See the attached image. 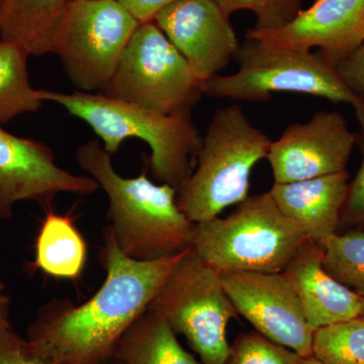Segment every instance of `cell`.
Wrapping results in <instances>:
<instances>
[{
    "label": "cell",
    "mask_w": 364,
    "mask_h": 364,
    "mask_svg": "<svg viewBox=\"0 0 364 364\" xmlns=\"http://www.w3.org/2000/svg\"><path fill=\"white\" fill-rule=\"evenodd\" d=\"M353 109L359 127L358 133H356V145L360 148L363 161L358 173L349 181L340 227L364 231V100H359Z\"/></svg>",
    "instance_id": "cell-25"
},
{
    "label": "cell",
    "mask_w": 364,
    "mask_h": 364,
    "mask_svg": "<svg viewBox=\"0 0 364 364\" xmlns=\"http://www.w3.org/2000/svg\"><path fill=\"white\" fill-rule=\"evenodd\" d=\"M153 21L203 82L224 70L240 50L230 16L215 0H177Z\"/></svg>",
    "instance_id": "cell-13"
},
{
    "label": "cell",
    "mask_w": 364,
    "mask_h": 364,
    "mask_svg": "<svg viewBox=\"0 0 364 364\" xmlns=\"http://www.w3.org/2000/svg\"><path fill=\"white\" fill-rule=\"evenodd\" d=\"M0 364H53L28 339L21 338L13 327L0 329Z\"/></svg>",
    "instance_id": "cell-26"
},
{
    "label": "cell",
    "mask_w": 364,
    "mask_h": 364,
    "mask_svg": "<svg viewBox=\"0 0 364 364\" xmlns=\"http://www.w3.org/2000/svg\"><path fill=\"white\" fill-rule=\"evenodd\" d=\"M139 23L154 20L155 16L177 0H119Z\"/></svg>",
    "instance_id": "cell-28"
},
{
    "label": "cell",
    "mask_w": 364,
    "mask_h": 364,
    "mask_svg": "<svg viewBox=\"0 0 364 364\" xmlns=\"http://www.w3.org/2000/svg\"><path fill=\"white\" fill-rule=\"evenodd\" d=\"M2 1H4V0H0V4H1Z\"/></svg>",
    "instance_id": "cell-32"
},
{
    "label": "cell",
    "mask_w": 364,
    "mask_h": 364,
    "mask_svg": "<svg viewBox=\"0 0 364 364\" xmlns=\"http://www.w3.org/2000/svg\"><path fill=\"white\" fill-rule=\"evenodd\" d=\"M112 358L123 364H203L184 350L168 323L149 309L122 335Z\"/></svg>",
    "instance_id": "cell-18"
},
{
    "label": "cell",
    "mask_w": 364,
    "mask_h": 364,
    "mask_svg": "<svg viewBox=\"0 0 364 364\" xmlns=\"http://www.w3.org/2000/svg\"><path fill=\"white\" fill-rule=\"evenodd\" d=\"M246 38L274 47L318 48L336 64L364 41V0H317L284 28H251Z\"/></svg>",
    "instance_id": "cell-14"
},
{
    "label": "cell",
    "mask_w": 364,
    "mask_h": 364,
    "mask_svg": "<svg viewBox=\"0 0 364 364\" xmlns=\"http://www.w3.org/2000/svg\"><path fill=\"white\" fill-rule=\"evenodd\" d=\"M356 133L338 112H315L306 123L287 127L267 159L274 183L306 181L347 171Z\"/></svg>",
    "instance_id": "cell-12"
},
{
    "label": "cell",
    "mask_w": 364,
    "mask_h": 364,
    "mask_svg": "<svg viewBox=\"0 0 364 364\" xmlns=\"http://www.w3.org/2000/svg\"><path fill=\"white\" fill-rule=\"evenodd\" d=\"M313 355L326 364H364V316L316 330Z\"/></svg>",
    "instance_id": "cell-22"
},
{
    "label": "cell",
    "mask_w": 364,
    "mask_h": 364,
    "mask_svg": "<svg viewBox=\"0 0 364 364\" xmlns=\"http://www.w3.org/2000/svg\"><path fill=\"white\" fill-rule=\"evenodd\" d=\"M100 188L92 177L57 165L47 144L13 135L0 124V220L11 219L18 203L50 208L63 193L87 196Z\"/></svg>",
    "instance_id": "cell-10"
},
{
    "label": "cell",
    "mask_w": 364,
    "mask_h": 364,
    "mask_svg": "<svg viewBox=\"0 0 364 364\" xmlns=\"http://www.w3.org/2000/svg\"><path fill=\"white\" fill-rule=\"evenodd\" d=\"M349 181L347 170L306 181L273 183L268 193L280 212L309 240L321 244L338 233Z\"/></svg>",
    "instance_id": "cell-16"
},
{
    "label": "cell",
    "mask_w": 364,
    "mask_h": 364,
    "mask_svg": "<svg viewBox=\"0 0 364 364\" xmlns=\"http://www.w3.org/2000/svg\"><path fill=\"white\" fill-rule=\"evenodd\" d=\"M237 72L208 79L203 95L234 102H267L273 93L294 92L354 107L359 102L321 51L274 47L247 39L235 58Z\"/></svg>",
    "instance_id": "cell-6"
},
{
    "label": "cell",
    "mask_w": 364,
    "mask_h": 364,
    "mask_svg": "<svg viewBox=\"0 0 364 364\" xmlns=\"http://www.w3.org/2000/svg\"><path fill=\"white\" fill-rule=\"evenodd\" d=\"M284 273L315 331L363 315L364 299L326 272L320 244L306 241Z\"/></svg>",
    "instance_id": "cell-15"
},
{
    "label": "cell",
    "mask_w": 364,
    "mask_h": 364,
    "mask_svg": "<svg viewBox=\"0 0 364 364\" xmlns=\"http://www.w3.org/2000/svg\"><path fill=\"white\" fill-rule=\"evenodd\" d=\"M272 141L239 105L215 112L203 136L195 169L176 191V203L193 224L219 217L248 198L254 166L267 158Z\"/></svg>",
    "instance_id": "cell-4"
},
{
    "label": "cell",
    "mask_w": 364,
    "mask_h": 364,
    "mask_svg": "<svg viewBox=\"0 0 364 364\" xmlns=\"http://www.w3.org/2000/svg\"><path fill=\"white\" fill-rule=\"evenodd\" d=\"M363 316H364V313H363Z\"/></svg>",
    "instance_id": "cell-33"
},
{
    "label": "cell",
    "mask_w": 364,
    "mask_h": 364,
    "mask_svg": "<svg viewBox=\"0 0 364 364\" xmlns=\"http://www.w3.org/2000/svg\"><path fill=\"white\" fill-rule=\"evenodd\" d=\"M296 352L258 332L243 333L235 340L226 364H304Z\"/></svg>",
    "instance_id": "cell-23"
},
{
    "label": "cell",
    "mask_w": 364,
    "mask_h": 364,
    "mask_svg": "<svg viewBox=\"0 0 364 364\" xmlns=\"http://www.w3.org/2000/svg\"><path fill=\"white\" fill-rule=\"evenodd\" d=\"M205 82L154 21L141 23L100 93L165 114L191 112Z\"/></svg>",
    "instance_id": "cell-8"
},
{
    "label": "cell",
    "mask_w": 364,
    "mask_h": 364,
    "mask_svg": "<svg viewBox=\"0 0 364 364\" xmlns=\"http://www.w3.org/2000/svg\"><path fill=\"white\" fill-rule=\"evenodd\" d=\"M86 259L87 245L73 219L48 212L36 241L33 267L56 279H75Z\"/></svg>",
    "instance_id": "cell-19"
},
{
    "label": "cell",
    "mask_w": 364,
    "mask_h": 364,
    "mask_svg": "<svg viewBox=\"0 0 364 364\" xmlns=\"http://www.w3.org/2000/svg\"><path fill=\"white\" fill-rule=\"evenodd\" d=\"M42 95L45 102L59 105L85 122L111 155L127 139L144 141L151 150V172L159 183L177 191L193 173L203 136L191 112L160 114L104 93L42 90Z\"/></svg>",
    "instance_id": "cell-3"
},
{
    "label": "cell",
    "mask_w": 364,
    "mask_h": 364,
    "mask_svg": "<svg viewBox=\"0 0 364 364\" xmlns=\"http://www.w3.org/2000/svg\"><path fill=\"white\" fill-rule=\"evenodd\" d=\"M28 56L20 46L0 39V124L35 114L46 102L42 90H35L28 79Z\"/></svg>",
    "instance_id": "cell-20"
},
{
    "label": "cell",
    "mask_w": 364,
    "mask_h": 364,
    "mask_svg": "<svg viewBox=\"0 0 364 364\" xmlns=\"http://www.w3.org/2000/svg\"><path fill=\"white\" fill-rule=\"evenodd\" d=\"M339 77L349 90L364 100V41L335 64Z\"/></svg>",
    "instance_id": "cell-27"
},
{
    "label": "cell",
    "mask_w": 364,
    "mask_h": 364,
    "mask_svg": "<svg viewBox=\"0 0 364 364\" xmlns=\"http://www.w3.org/2000/svg\"><path fill=\"white\" fill-rule=\"evenodd\" d=\"M308 240L264 193L249 196L226 218L195 224L191 249L220 273H277Z\"/></svg>",
    "instance_id": "cell-5"
},
{
    "label": "cell",
    "mask_w": 364,
    "mask_h": 364,
    "mask_svg": "<svg viewBox=\"0 0 364 364\" xmlns=\"http://www.w3.org/2000/svg\"><path fill=\"white\" fill-rule=\"evenodd\" d=\"M140 23L119 0H69L54 54L76 91H104Z\"/></svg>",
    "instance_id": "cell-9"
},
{
    "label": "cell",
    "mask_w": 364,
    "mask_h": 364,
    "mask_svg": "<svg viewBox=\"0 0 364 364\" xmlns=\"http://www.w3.org/2000/svg\"><path fill=\"white\" fill-rule=\"evenodd\" d=\"M75 157L78 166L109 198L111 225L105 229L122 253L151 261L191 248L195 224L177 205L176 188L151 181L147 170L136 177L119 176L112 155L95 139L79 146Z\"/></svg>",
    "instance_id": "cell-2"
},
{
    "label": "cell",
    "mask_w": 364,
    "mask_h": 364,
    "mask_svg": "<svg viewBox=\"0 0 364 364\" xmlns=\"http://www.w3.org/2000/svg\"><path fill=\"white\" fill-rule=\"evenodd\" d=\"M102 364H123L121 363V361L117 360V358H109V360L105 361L104 363Z\"/></svg>",
    "instance_id": "cell-31"
},
{
    "label": "cell",
    "mask_w": 364,
    "mask_h": 364,
    "mask_svg": "<svg viewBox=\"0 0 364 364\" xmlns=\"http://www.w3.org/2000/svg\"><path fill=\"white\" fill-rule=\"evenodd\" d=\"M11 296L6 293L4 282H0V329L11 326L9 314H11Z\"/></svg>",
    "instance_id": "cell-29"
},
{
    "label": "cell",
    "mask_w": 364,
    "mask_h": 364,
    "mask_svg": "<svg viewBox=\"0 0 364 364\" xmlns=\"http://www.w3.org/2000/svg\"><path fill=\"white\" fill-rule=\"evenodd\" d=\"M186 251L156 260L132 259L105 229L102 286L80 306L67 299L46 304L28 326V339L53 364L104 363Z\"/></svg>",
    "instance_id": "cell-1"
},
{
    "label": "cell",
    "mask_w": 364,
    "mask_h": 364,
    "mask_svg": "<svg viewBox=\"0 0 364 364\" xmlns=\"http://www.w3.org/2000/svg\"><path fill=\"white\" fill-rule=\"evenodd\" d=\"M304 364H326L322 360L316 358V356H310V358H305V363Z\"/></svg>",
    "instance_id": "cell-30"
},
{
    "label": "cell",
    "mask_w": 364,
    "mask_h": 364,
    "mask_svg": "<svg viewBox=\"0 0 364 364\" xmlns=\"http://www.w3.org/2000/svg\"><path fill=\"white\" fill-rule=\"evenodd\" d=\"M323 265L337 282L364 299V231L336 233L320 244Z\"/></svg>",
    "instance_id": "cell-21"
},
{
    "label": "cell",
    "mask_w": 364,
    "mask_h": 364,
    "mask_svg": "<svg viewBox=\"0 0 364 364\" xmlns=\"http://www.w3.org/2000/svg\"><path fill=\"white\" fill-rule=\"evenodd\" d=\"M228 16L249 11L256 18V31H275L291 23L303 11L305 0H215Z\"/></svg>",
    "instance_id": "cell-24"
},
{
    "label": "cell",
    "mask_w": 364,
    "mask_h": 364,
    "mask_svg": "<svg viewBox=\"0 0 364 364\" xmlns=\"http://www.w3.org/2000/svg\"><path fill=\"white\" fill-rule=\"evenodd\" d=\"M149 310L181 334L203 364H226L230 321L238 316L223 286L221 273L188 249L158 289Z\"/></svg>",
    "instance_id": "cell-7"
},
{
    "label": "cell",
    "mask_w": 364,
    "mask_h": 364,
    "mask_svg": "<svg viewBox=\"0 0 364 364\" xmlns=\"http://www.w3.org/2000/svg\"><path fill=\"white\" fill-rule=\"evenodd\" d=\"M221 277L237 313L256 331L301 358L313 355L315 330L306 322L298 296L284 272H228Z\"/></svg>",
    "instance_id": "cell-11"
},
{
    "label": "cell",
    "mask_w": 364,
    "mask_h": 364,
    "mask_svg": "<svg viewBox=\"0 0 364 364\" xmlns=\"http://www.w3.org/2000/svg\"><path fill=\"white\" fill-rule=\"evenodd\" d=\"M69 0H4L0 39L20 46L30 56L54 54Z\"/></svg>",
    "instance_id": "cell-17"
}]
</instances>
